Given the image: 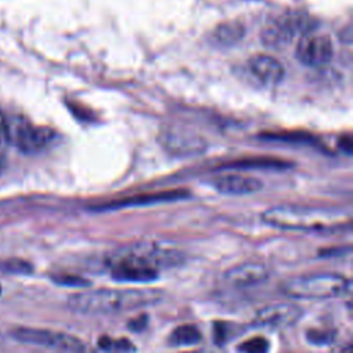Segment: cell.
I'll list each match as a JSON object with an SVG mask.
<instances>
[{
  "label": "cell",
  "mask_w": 353,
  "mask_h": 353,
  "mask_svg": "<svg viewBox=\"0 0 353 353\" xmlns=\"http://www.w3.org/2000/svg\"><path fill=\"white\" fill-rule=\"evenodd\" d=\"M182 255L153 243H137L120 248L112 255L110 272L113 279L128 283H149L157 279L159 270L172 266Z\"/></svg>",
  "instance_id": "cell-1"
},
{
  "label": "cell",
  "mask_w": 353,
  "mask_h": 353,
  "mask_svg": "<svg viewBox=\"0 0 353 353\" xmlns=\"http://www.w3.org/2000/svg\"><path fill=\"white\" fill-rule=\"evenodd\" d=\"M163 292L152 288H99L70 295L68 306L80 314H117L154 305Z\"/></svg>",
  "instance_id": "cell-2"
},
{
  "label": "cell",
  "mask_w": 353,
  "mask_h": 353,
  "mask_svg": "<svg viewBox=\"0 0 353 353\" xmlns=\"http://www.w3.org/2000/svg\"><path fill=\"white\" fill-rule=\"evenodd\" d=\"M263 222L287 230L332 232L342 229L347 219L341 212L306 207H274L262 215Z\"/></svg>",
  "instance_id": "cell-3"
},
{
  "label": "cell",
  "mask_w": 353,
  "mask_h": 353,
  "mask_svg": "<svg viewBox=\"0 0 353 353\" xmlns=\"http://www.w3.org/2000/svg\"><path fill=\"white\" fill-rule=\"evenodd\" d=\"M281 290L294 298L324 299L345 294L349 290V281L336 273H317L290 279L283 284Z\"/></svg>",
  "instance_id": "cell-4"
},
{
  "label": "cell",
  "mask_w": 353,
  "mask_h": 353,
  "mask_svg": "<svg viewBox=\"0 0 353 353\" xmlns=\"http://www.w3.org/2000/svg\"><path fill=\"white\" fill-rule=\"evenodd\" d=\"M314 21L301 11H285L270 19L262 29V43L269 47H283L295 39L312 33Z\"/></svg>",
  "instance_id": "cell-5"
},
{
  "label": "cell",
  "mask_w": 353,
  "mask_h": 353,
  "mask_svg": "<svg viewBox=\"0 0 353 353\" xmlns=\"http://www.w3.org/2000/svg\"><path fill=\"white\" fill-rule=\"evenodd\" d=\"M55 137V132L43 125H34L21 114L6 116V139L7 143L18 148L25 153L37 152L46 148Z\"/></svg>",
  "instance_id": "cell-6"
},
{
  "label": "cell",
  "mask_w": 353,
  "mask_h": 353,
  "mask_svg": "<svg viewBox=\"0 0 353 353\" xmlns=\"http://www.w3.org/2000/svg\"><path fill=\"white\" fill-rule=\"evenodd\" d=\"M11 336L22 343L34 345L55 353H85V345L81 339L59 331L17 327L11 330Z\"/></svg>",
  "instance_id": "cell-7"
},
{
  "label": "cell",
  "mask_w": 353,
  "mask_h": 353,
  "mask_svg": "<svg viewBox=\"0 0 353 353\" xmlns=\"http://www.w3.org/2000/svg\"><path fill=\"white\" fill-rule=\"evenodd\" d=\"M296 58L307 66L325 65L334 55L332 40L325 34L307 33L296 44Z\"/></svg>",
  "instance_id": "cell-8"
},
{
  "label": "cell",
  "mask_w": 353,
  "mask_h": 353,
  "mask_svg": "<svg viewBox=\"0 0 353 353\" xmlns=\"http://www.w3.org/2000/svg\"><path fill=\"white\" fill-rule=\"evenodd\" d=\"M302 316L301 307L292 303H273L262 307L254 317L252 323L258 327L281 328L292 325Z\"/></svg>",
  "instance_id": "cell-9"
},
{
  "label": "cell",
  "mask_w": 353,
  "mask_h": 353,
  "mask_svg": "<svg viewBox=\"0 0 353 353\" xmlns=\"http://www.w3.org/2000/svg\"><path fill=\"white\" fill-rule=\"evenodd\" d=\"M225 281L237 288L254 287L269 279V269L263 263L248 262L229 269L225 276Z\"/></svg>",
  "instance_id": "cell-10"
},
{
  "label": "cell",
  "mask_w": 353,
  "mask_h": 353,
  "mask_svg": "<svg viewBox=\"0 0 353 353\" xmlns=\"http://www.w3.org/2000/svg\"><path fill=\"white\" fill-rule=\"evenodd\" d=\"M212 186L223 193L232 196L251 194L262 189V182L258 178L243 174H226L212 179Z\"/></svg>",
  "instance_id": "cell-11"
},
{
  "label": "cell",
  "mask_w": 353,
  "mask_h": 353,
  "mask_svg": "<svg viewBox=\"0 0 353 353\" xmlns=\"http://www.w3.org/2000/svg\"><path fill=\"white\" fill-rule=\"evenodd\" d=\"M248 68L250 72L265 84H279L285 74L281 62L268 54H256L250 58Z\"/></svg>",
  "instance_id": "cell-12"
},
{
  "label": "cell",
  "mask_w": 353,
  "mask_h": 353,
  "mask_svg": "<svg viewBox=\"0 0 353 353\" xmlns=\"http://www.w3.org/2000/svg\"><path fill=\"white\" fill-rule=\"evenodd\" d=\"M186 196V192L182 190H167V192H157L153 194H142L137 197H130L113 203L103 204L101 207H97L98 210H114V208H123V207H130V205H146V204H153V203H160V201H172L178 200Z\"/></svg>",
  "instance_id": "cell-13"
},
{
  "label": "cell",
  "mask_w": 353,
  "mask_h": 353,
  "mask_svg": "<svg viewBox=\"0 0 353 353\" xmlns=\"http://www.w3.org/2000/svg\"><path fill=\"white\" fill-rule=\"evenodd\" d=\"M201 339L200 330L193 324H182L172 330L170 335V343L176 346L193 345Z\"/></svg>",
  "instance_id": "cell-14"
},
{
  "label": "cell",
  "mask_w": 353,
  "mask_h": 353,
  "mask_svg": "<svg viewBox=\"0 0 353 353\" xmlns=\"http://www.w3.org/2000/svg\"><path fill=\"white\" fill-rule=\"evenodd\" d=\"M244 34V28L237 22H229L225 25H221L216 29V39L221 43H234Z\"/></svg>",
  "instance_id": "cell-15"
},
{
  "label": "cell",
  "mask_w": 353,
  "mask_h": 353,
  "mask_svg": "<svg viewBox=\"0 0 353 353\" xmlns=\"http://www.w3.org/2000/svg\"><path fill=\"white\" fill-rule=\"evenodd\" d=\"M0 270L8 274H29L32 273L33 268L25 259L21 258H8L0 261Z\"/></svg>",
  "instance_id": "cell-16"
},
{
  "label": "cell",
  "mask_w": 353,
  "mask_h": 353,
  "mask_svg": "<svg viewBox=\"0 0 353 353\" xmlns=\"http://www.w3.org/2000/svg\"><path fill=\"white\" fill-rule=\"evenodd\" d=\"M98 346L108 353H127L134 350V346L127 339H113L109 336H102L98 341Z\"/></svg>",
  "instance_id": "cell-17"
},
{
  "label": "cell",
  "mask_w": 353,
  "mask_h": 353,
  "mask_svg": "<svg viewBox=\"0 0 353 353\" xmlns=\"http://www.w3.org/2000/svg\"><path fill=\"white\" fill-rule=\"evenodd\" d=\"M243 353H268L269 352V341L263 336H254L243 342L239 347Z\"/></svg>",
  "instance_id": "cell-18"
},
{
  "label": "cell",
  "mask_w": 353,
  "mask_h": 353,
  "mask_svg": "<svg viewBox=\"0 0 353 353\" xmlns=\"http://www.w3.org/2000/svg\"><path fill=\"white\" fill-rule=\"evenodd\" d=\"M52 280L57 284L61 285H72V287H84L88 285L90 281L80 277V276H74V274H57L52 277Z\"/></svg>",
  "instance_id": "cell-19"
},
{
  "label": "cell",
  "mask_w": 353,
  "mask_h": 353,
  "mask_svg": "<svg viewBox=\"0 0 353 353\" xmlns=\"http://www.w3.org/2000/svg\"><path fill=\"white\" fill-rule=\"evenodd\" d=\"M6 143H7V139H6V116L0 110V171H1L3 163H4Z\"/></svg>",
  "instance_id": "cell-20"
},
{
  "label": "cell",
  "mask_w": 353,
  "mask_h": 353,
  "mask_svg": "<svg viewBox=\"0 0 353 353\" xmlns=\"http://www.w3.org/2000/svg\"><path fill=\"white\" fill-rule=\"evenodd\" d=\"M232 328L230 324L228 323H216L215 324V328H214V336H215V341L218 343H223L226 341V335L229 334V330Z\"/></svg>",
  "instance_id": "cell-21"
},
{
  "label": "cell",
  "mask_w": 353,
  "mask_h": 353,
  "mask_svg": "<svg viewBox=\"0 0 353 353\" xmlns=\"http://www.w3.org/2000/svg\"><path fill=\"white\" fill-rule=\"evenodd\" d=\"M307 339L312 343H327V341H330L331 336L327 335L324 331H321V332L310 331V332H307Z\"/></svg>",
  "instance_id": "cell-22"
},
{
  "label": "cell",
  "mask_w": 353,
  "mask_h": 353,
  "mask_svg": "<svg viewBox=\"0 0 353 353\" xmlns=\"http://www.w3.org/2000/svg\"><path fill=\"white\" fill-rule=\"evenodd\" d=\"M145 324H146V316H141L139 319L132 320L128 325H130L132 330L139 331V330H142V328H143V325H145Z\"/></svg>",
  "instance_id": "cell-23"
},
{
  "label": "cell",
  "mask_w": 353,
  "mask_h": 353,
  "mask_svg": "<svg viewBox=\"0 0 353 353\" xmlns=\"http://www.w3.org/2000/svg\"><path fill=\"white\" fill-rule=\"evenodd\" d=\"M0 292H1V287H0Z\"/></svg>",
  "instance_id": "cell-24"
}]
</instances>
